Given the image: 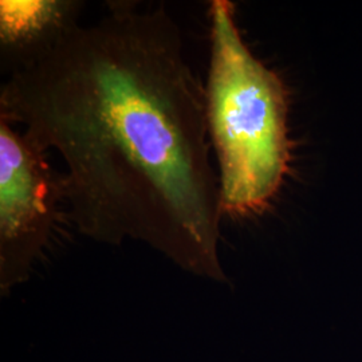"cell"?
Masks as SVG:
<instances>
[{
	"label": "cell",
	"instance_id": "6da1fadb",
	"mask_svg": "<svg viewBox=\"0 0 362 362\" xmlns=\"http://www.w3.org/2000/svg\"><path fill=\"white\" fill-rule=\"evenodd\" d=\"M0 118L66 165L78 231L146 243L184 272L227 282L219 259V177L206 86L164 7L121 3L79 26L0 89Z\"/></svg>",
	"mask_w": 362,
	"mask_h": 362
},
{
	"label": "cell",
	"instance_id": "7a4b0ae2",
	"mask_svg": "<svg viewBox=\"0 0 362 362\" xmlns=\"http://www.w3.org/2000/svg\"><path fill=\"white\" fill-rule=\"evenodd\" d=\"M211 57L206 85L209 141L219 164L223 215L262 214L290 163L287 91L250 52L228 0L209 3Z\"/></svg>",
	"mask_w": 362,
	"mask_h": 362
},
{
	"label": "cell",
	"instance_id": "3957f363",
	"mask_svg": "<svg viewBox=\"0 0 362 362\" xmlns=\"http://www.w3.org/2000/svg\"><path fill=\"white\" fill-rule=\"evenodd\" d=\"M66 200L65 177L47 152L0 118V290L26 282Z\"/></svg>",
	"mask_w": 362,
	"mask_h": 362
},
{
	"label": "cell",
	"instance_id": "277c9868",
	"mask_svg": "<svg viewBox=\"0 0 362 362\" xmlns=\"http://www.w3.org/2000/svg\"><path fill=\"white\" fill-rule=\"evenodd\" d=\"M78 0H0V67L10 77L45 57L79 27Z\"/></svg>",
	"mask_w": 362,
	"mask_h": 362
}]
</instances>
